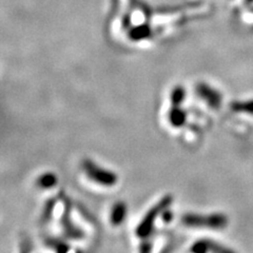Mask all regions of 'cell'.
Segmentation results:
<instances>
[{
	"label": "cell",
	"instance_id": "obj_12",
	"mask_svg": "<svg viewBox=\"0 0 253 253\" xmlns=\"http://www.w3.org/2000/svg\"><path fill=\"white\" fill-rule=\"evenodd\" d=\"M162 219L165 221V223H167V224H169V223H171V221H172L173 214H172V212L170 210H168V208L163 211V213H162Z\"/></svg>",
	"mask_w": 253,
	"mask_h": 253
},
{
	"label": "cell",
	"instance_id": "obj_13",
	"mask_svg": "<svg viewBox=\"0 0 253 253\" xmlns=\"http://www.w3.org/2000/svg\"><path fill=\"white\" fill-rule=\"evenodd\" d=\"M140 251H144V252H148V251H151V246H150L149 243H144L141 245V248Z\"/></svg>",
	"mask_w": 253,
	"mask_h": 253
},
{
	"label": "cell",
	"instance_id": "obj_7",
	"mask_svg": "<svg viewBox=\"0 0 253 253\" xmlns=\"http://www.w3.org/2000/svg\"><path fill=\"white\" fill-rule=\"evenodd\" d=\"M57 184V176L54 173L46 172L37 179V185L42 189H51Z\"/></svg>",
	"mask_w": 253,
	"mask_h": 253
},
{
	"label": "cell",
	"instance_id": "obj_6",
	"mask_svg": "<svg viewBox=\"0 0 253 253\" xmlns=\"http://www.w3.org/2000/svg\"><path fill=\"white\" fill-rule=\"evenodd\" d=\"M187 120V114L184 110H181L178 107H174L171 109V111L169 112V121L170 124L175 126V128H179V126H184Z\"/></svg>",
	"mask_w": 253,
	"mask_h": 253
},
{
	"label": "cell",
	"instance_id": "obj_14",
	"mask_svg": "<svg viewBox=\"0 0 253 253\" xmlns=\"http://www.w3.org/2000/svg\"><path fill=\"white\" fill-rule=\"evenodd\" d=\"M246 2H247V3H252V2H253V0H247Z\"/></svg>",
	"mask_w": 253,
	"mask_h": 253
},
{
	"label": "cell",
	"instance_id": "obj_8",
	"mask_svg": "<svg viewBox=\"0 0 253 253\" xmlns=\"http://www.w3.org/2000/svg\"><path fill=\"white\" fill-rule=\"evenodd\" d=\"M230 107L233 112L253 115V99L247 101H234Z\"/></svg>",
	"mask_w": 253,
	"mask_h": 253
},
{
	"label": "cell",
	"instance_id": "obj_10",
	"mask_svg": "<svg viewBox=\"0 0 253 253\" xmlns=\"http://www.w3.org/2000/svg\"><path fill=\"white\" fill-rule=\"evenodd\" d=\"M212 248H213V246H212L210 242L199 241V242H196V243L193 244L191 251H193L195 253H206Z\"/></svg>",
	"mask_w": 253,
	"mask_h": 253
},
{
	"label": "cell",
	"instance_id": "obj_1",
	"mask_svg": "<svg viewBox=\"0 0 253 253\" xmlns=\"http://www.w3.org/2000/svg\"><path fill=\"white\" fill-rule=\"evenodd\" d=\"M181 221L188 227L203 228L207 227L209 229H223L228 224V218L223 213H213V214H196V213H188L181 218Z\"/></svg>",
	"mask_w": 253,
	"mask_h": 253
},
{
	"label": "cell",
	"instance_id": "obj_4",
	"mask_svg": "<svg viewBox=\"0 0 253 253\" xmlns=\"http://www.w3.org/2000/svg\"><path fill=\"white\" fill-rule=\"evenodd\" d=\"M196 92L199 94V96L205 100V102H207V105L211 108L217 109L220 107L221 99H223L221 94L217 90L213 89L209 84L205 83L199 84L196 86Z\"/></svg>",
	"mask_w": 253,
	"mask_h": 253
},
{
	"label": "cell",
	"instance_id": "obj_9",
	"mask_svg": "<svg viewBox=\"0 0 253 253\" xmlns=\"http://www.w3.org/2000/svg\"><path fill=\"white\" fill-rule=\"evenodd\" d=\"M186 97V91L181 85H177L173 89L171 93V101L174 107H178L181 105Z\"/></svg>",
	"mask_w": 253,
	"mask_h": 253
},
{
	"label": "cell",
	"instance_id": "obj_5",
	"mask_svg": "<svg viewBox=\"0 0 253 253\" xmlns=\"http://www.w3.org/2000/svg\"><path fill=\"white\" fill-rule=\"evenodd\" d=\"M126 216V206L124 202H117L112 208L110 215L111 224L113 226H120L124 223Z\"/></svg>",
	"mask_w": 253,
	"mask_h": 253
},
{
	"label": "cell",
	"instance_id": "obj_3",
	"mask_svg": "<svg viewBox=\"0 0 253 253\" xmlns=\"http://www.w3.org/2000/svg\"><path fill=\"white\" fill-rule=\"evenodd\" d=\"M83 169L91 180L104 187H112L117 183V175L112 172L99 167L90 160H85L83 163Z\"/></svg>",
	"mask_w": 253,
	"mask_h": 253
},
{
	"label": "cell",
	"instance_id": "obj_11",
	"mask_svg": "<svg viewBox=\"0 0 253 253\" xmlns=\"http://www.w3.org/2000/svg\"><path fill=\"white\" fill-rule=\"evenodd\" d=\"M50 244L52 245V246L56 249V251L58 252H66L69 250V247L67 246L66 244H63L61 242H50Z\"/></svg>",
	"mask_w": 253,
	"mask_h": 253
},
{
	"label": "cell",
	"instance_id": "obj_2",
	"mask_svg": "<svg viewBox=\"0 0 253 253\" xmlns=\"http://www.w3.org/2000/svg\"><path fill=\"white\" fill-rule=\"evenodd\" d=\"M172 196L167 195L163 197V199L158 202L154 207H152L148 211L147 214L142 218V220L138 224L136 229V234L140 239H146L153 230V226L156 220V217L161 215L163 211L167 209L169 206L172 204Z\"/></svg>",
	"mask_w": 253,
	"mask_h": 253
}]
</instances>
